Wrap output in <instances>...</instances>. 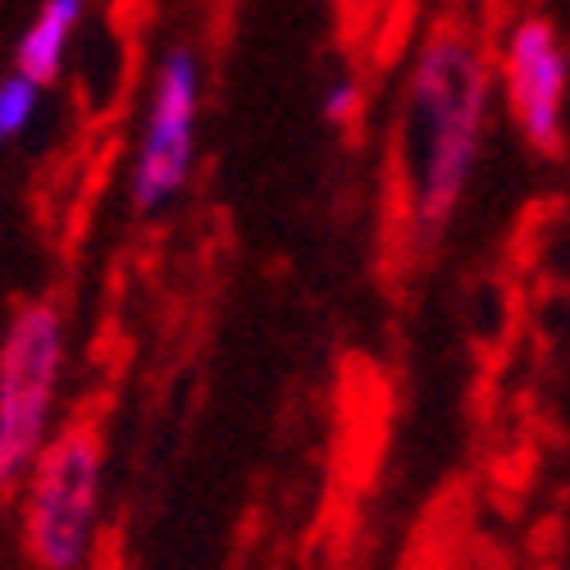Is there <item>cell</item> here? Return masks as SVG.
Masks as SVG:
<instances>
[{
    "instance_id": "obj_2",
    "label": "cell",
    "mask_w": 570,
    "mask_h": 570,
    "mask_svg": "<svg viewBox=\"0 0 570 570\" xmlns=\"http://www.w3.org/2000/svg\"><path fill=\"white\" fill-rule=\"evenodd\" d=\"M65 361V328L51 302L23 306L0 343V493L28 484L46 448L56 384Z\"/></svg>"
},
{
    "instance_id": "obj_3",
    "label": "cell",
    "mask_w": 570,
    "mask_h": 570,
    "mask_svg": "<svg viewBox=\"0 0 570 570\" xmlns=\"http://www.w3.org/2000/svg\"><path fill=\"white\" fill-rule=\"evenodd\" d=\"M101 507V443L87 424L69 430L41 448L28 474L23 502V539L37 570H78L91 548Z\"/></svg>"
},
{
    "instance_id": "obj_7",
    "label": "cell",
    "mask_w": 570,
    "mask_h": 570,
    "mask_svg": "<svg viewBox=\"0 0 570 570\" xmlns=\"http://www.w3.org/2000/svg\"><path fill=\"white\" fill-rule=\"evenodd\" d=\"M32 110H37V82L23 78V73L0 78V141H10L14 132H23Z\"/></svg>"
},
{
    "instance_id": "obj_6",
    "label": "cell",
    "mask_w": 570,
    "mask_h": 570,
    "mask_svg": "<svg viewBox=\"0 0 570 570\" xmlns=\"http://www.w3.org/2000/svg\"><path fill=\"white\" fill-rule=\"evenodd\" d=\"M78 19H82V0H46L41 14L32 19V28L23 32L19 51H14V65L23 78H32L37 87L41 82H56L60 65H65V51L78 32Z\"/></svg>"
},
{
    "instance_id": "obj_4",
    "label": "cell",
    "mask_w": 570,
    "mask_h": 570,
    "mask_svg": "<svg viewBox=\"0 0 570 570\" xmlns=\"http://www.w3.org/2000/svg\"><path fill=\"white\" fill-rule=\"evenodd\" d=\"M193 124H197V60L187 51H169L156 78L147 132H141V147H137V169H132L137 210H160L187 183V169H193Z\"/></svg>"
},
{
    "instance_id": "obj_1",
    "label": "cell",
    "mask_w": 570,
    "mask_h": 570,
    "mask_svg": "<svg viewBox=\"0 0 570 570\" xmlns=\"http://www.w3.org/2000/svg\"><path fill=\"white\" fill-rule=\"evenodd\" d=\"M489 73L461 32L424 41L402 106V174L420 233H439L465 197L484 141Z\"/></svg>"
},
{
    "instance_id": "obj_8",
    "label": "cell",
    "mask_w": 570,
    "mask_h": 570,
    "mask_svg": "<svg viewBox=\"0 0 570 570\" xmlns=\"http://www.w3.org/2000/svg\"><path fill=\"white\" fill-rule=\"evenodd\" d=\"M352 110H356V87H352V82H334V91H328V101H324V115L338 124V119H347Z\"/></svg>"
},
{
    "instance_id": "obj_5",
    "label": "cell",
    "mask_w": 570,
    "mask_h": 570,
    "mask_svg": "<svg viewBox=\"0 0 570 570\" xmlns=\"http://www.w3.org/2000/svg\"><path fill=\"white\" fill-rule=\"evenodd\" d=\"M502 78H507L511 115H515L520 132H525V141L534 151H557L561 147V110H566L570 69H566L561 37L548 19L515 23V32L507 41Z\"/></svg>"
}]
</instances>
